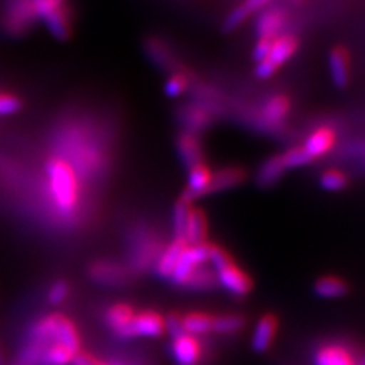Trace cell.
<instances>
[{
  "label": "cell",
  "instance_id": "obj_1",
  "mask_svg": "<svg viewBox=\"0 0 365 365\" xmlns=\"http://www.w3.org/2000/svg\"><path fill=\"white\" fill-rule=\"evenodd\" d=\"M51 197L63 215H72L79 201V185L75 169L63 158H51L46 168Z\"/></svg>",
  "mask_w": 365,
  "mask_h": 365
},
{
  "label": "cell",
  "instance_id": "obj_2",
  "mask_svg": "<svg viewBox=\"0 0 365 365\" xmlns=\"http://www.w3.org/2000/svg\"><path fill=\"white\" fill-rule=\"evenodd\" d=\"M29 338L44 342V344H60L71 350L73 355L79 353L81 349V339H79L78 330L71 319L63 315L44 317L34 324L29 330Z\"/></svg>",
  "mask_w": 365,
  "mask_h": 365
},
{
  "label": "cell",
  "instance_id": "obj_3",
  "mask_svg": "<svg viewBox=\"0 0 365 365\" xmlns=\"http://www.w3.org/2000/svg\"><path fill=\"white\" fill-rule=\"evenodd\" d=\"M209 251L210 245L205 242L200 245H187L181 253L169 280L177 287H185L190 274L209 260Z\"/></svg>",
  "mask_w": 365,
  "mask_h": 365
},
{
  "label": "cell",
  "instance_id": "obj_4",
  "mask_svg": "<svg viewBox=\"0 0 365 365\" xmlns=\"http://www.w3.org/2000/svg\"><path fill=\"white\" fill-rule=\"evenodd\" d=\"M165 332V319L155 312L134 314L128 326L116 335L120 339H133L137 336L157 338Z\"/></svg>",
  "mask_w": 365,
  "mask_h": 365
},
{
  "label": "cell",
  "instance_id": "obj_5",
  "mask_svg": "<svg viewBox=\"0 0 365 365\" xmlns=\"http://www.w3.org/2000/svg\"><path fill=\"white\" fill-rule=\"evenodd\" d=\"M291 99L284 95H272L267 99L262 116L259 118V128L264 131L276 133L280 130V123L289 116Z\"/></svg>",
  "mask_w": 365,
  "mask_h": 365
},
{
  "label": "cell",
  "instance_id": "obj_6",
  "mask_svg": "<svg viewBox=\"0 0 365 365\" xmlns=\"http://www.w3.org/2000/svg\"><path fill=\"white\" fill-rule=\"evenodd\" d=\"M38 19L32 0H11L5 19L6 29L19 36L25 32Z\"/></svg>",
  "mask_w": 365,
  "mask_h": 365
},
{
  "label": "cell",
  "instance_id": "obj_7",
  "mask_svg": "<svg viewBox=\"0 0 365 365\" xmlns=\"http://www.w3.org/2000/svg\"><path fill=\"white\" fill-rule=\"evenodd\" d=\"M216 283H220L221 288L236 297L247 295L251 291V287H253L247 274L233 264L216 271Z\"/></svg>",
  "mask_w": 365,
  "mask_h": 365
},
{
  "label": "cell",
  "instance_id": "obj_8",
  "mask_svg": "<svg viewBox=\"0 0 365 365\" xmlns=\"http://www.w3.org/2000/svg\"><path fill=\"white\" fill-rule=\"evenodd\" d=\"M177 151L182 165L189 170L202 163V146L198 134L190 131H181L177 137Z\"/></svg>",
  "mask_w": 365,
  "mask_h": 365
},
{
  "label": "cell",
  "instance_id": "obj_9",
  "mask_svg": "<svg viewBox=\"0 0 365 365\" xmlns=\"http://www.w3.org/2000/svg\"><path fill=\"white\" fill-rule=\"evenodd\" d=\"M287 25V14L280 8H272L264 11L256 21V34L259 38L274 40L279 36V32Z\"/></svg>",
  "mask_w": 365,
  "mask_h": 365
},
{
  "label": "cell",
  "instance_id": "obj_10",
  "mask_svg": "<svg viewBox=\"0 0 365 365\" xmlns=\"http://www.w3.org/2000/svg\"><path fill=\"white\" fill-rule=\"evenodd\" d=\"M336 134L332 128L329 127H319L312 131L304 142V151L307 153L312 160L326 155L335 145Z\"/></svg>",
  "mask_w": 365,
  "mask_h": 365
},
{
  "label": "cell",
  "instance_id": "obj_11",
  "mask_svg": "<svg viewBox=\"0 0 365 365\" xmlns=\"http://www.w3.org/2000/svg\"><path fill=\"white\" fill-rule=\"evenodd\" d=\"M178 118L181 123L185 125V131L195 134L205 130L212 123V113L204 106H185L180 110Z\"/></svg>",
  "mask_w": 365,
  "mask_h": 365
},
{
  "label": "cell",
  "instance_id": "obj_12",
  "mask_svg": "<svg viewBox=\"0 0 365 365\" xmlns=\"http://www.w3.org/2000/svg\"><path fill=\"white\" fill-rule=\"evenodd\" d=\"M329 67L332 81L336 87L344 88L350 81V56L349 52L336 46L329 55Z\"/></svg>",
  "mask_w": 365,
  "mask_h": 365
},
{
  "label": "cell",
  "instance_id": "obj_13",
  "mask_svg": "<svg viewBox=\"0 0 365 365\" xmlns=\"http://www.w3.org/2000/svg\"><path fill=\"white\" fill-rule=\"evenodd\" d=\"M170 353L178 365H195L200 358V344L195 338L190 335H182L177 339H173Z\"/></svg>",
  "mask_w": 365,
  "mask_h": 365
},
{
  "label": "cell",
  "instance_id": "obj_14",
  "mask_svg": "<svg viewBox=\"0 0 365 365\" xmlns=\"http://www.w3.org/2000/svg\"><path fill=\"white\" fill-rule=\"evenodd\" d=\"M210 180H212V173L204 163L192 168L189 180H187V189L185 192V195H182V198L190 202L192 200H195L198 197L207 195Z\"/></svg>",
  "mask_w": 365,
  "mask_h": 365
},
{
  "label": "cell",
  "instance_id": "obj_15",
  "mask_svg": "<svg viewBox=\"0 0 365 365\" xmlns=\"http://www.w3.org/2000/svg\"><path fill=\"white\" fill-rule=\"evenodd\" d=\"M276 332H277V319L272 315L262 317L259 319V323L256 324L253 338H251V347H253V350L257 353L267 351L272 344Z\"/></svg>",
  "mask_w": 365,
  "mask_h": 365
},
{
  "label": "cell",
  "instance_id": "obj_16",
  "mask_svg": "<svg viewBox=\"0 0 365 365\" xmlns=\"http://www.w3.org/2000/svg\"><path fill=\"white\" fill-rule=\"evenodd\" d=\"M186 247L187 244L182 241V239H174V242L163 251L155 265V274L160 279H165V280L170 279L177 262Z\"/></svg>",
  "mask_w": 365,
  "mask_h": 365
},
{
  "label": "cell",
  "instance_id": "obj_17",
  "mask_svg": "<svg viewBox=\"0 0 365 365\" xmlns=\"http://www.w3.org/2000/svg\"><path fill=\"white\" fill-rule=\"evenodd\" d=\"M299 49V38L295 36H291V34H287V36H282L276 40H272L271 51L268 55V61L279 68L282 64L287 63L291 56Z\"/></svg>",
  "mask_w": 365,
  "mask_h": 365
},
{
  "label": "cell",
  "instance_id": "obj_18",
  "mask_svg": "<svg viewBox=\"0 0 365 365\" xmlns=\"http://www.w3.org/2000/svg\"><path fill=\"white\" fill-rule=\"evenodd\" d=\"M244 180H245L244 169H241V168H224V169L218 170L216 174H212L207 195H210V193L232 189L237 185H241Z\"/></svg>",
  "mask_w": 365,
  "mask_h": 365
},
{
  "label": "cell",
  "instance_id": "obj_19",
  "mask_svg": "<svg viewBox=\"0 0 365 365\" xmlns=\"http://www.w3.org/2000/svg\"><path fill=\"white\" fill-rule=\"evenodd\" d=\"M145 51L148 58L155 63L160 68H174L177 66L173 52L169 46L160 38L150 37L145 43Z\"/></svg>",
  "mask_w": 365,
  "mask_h": 365
},
{
  "label": "cell",
  "instance_id": "obj_20",
  "mask_svg": "<svg viewBox=\"0 0 365 365\" xmlns=\"http://www.w3.org/2000/svg\"><path fill=\"white\" fill-rule=\"evenodd\" d=\"M44 23L48 25L49 31L53 37L60 38V40H66L71 37L72 32V26H71V13L66 6H60L56 8L55 11H52L51 14L46 16Z\"/></svg>",
  "mask_w": 365,
  "mask_h": 365
},
{
  "label": "cell",
  "instance_id": "obj_21",
  "mask_svg": "<svg viewBox=\"0 0 365 365\" xmlns=\"http://www.w3.org/2000/svg\"><path fill=\"white\" fill-rule=\"evenodd\" d=\"M205 235H207V221L201 210H190L186 225L185 242L187 245L204 244Z\"/></svg>",
  "mask_w": 365,
  "mask_h": 365
},
{
  "label": "cell",
  "instance_id": "obj_22",
  "mask_svg": "<svg viewBox=\"0 0 365 365\" xmlns=\"http://www.w3.org/2000/svg\"><path fill=\"white\" fill-rule=\"evenodd\" d=\"M284 166L282 163L280 155H274L268 158L267 162L260 166L257 173V185L262 187H269L280 180L284 173Z\"/></svg>",
  "mask_w": 365,
  "mask_h": 365
},
{
  "label": "cell",
  "instance_id": "obj_23",
  "mask_svg": "<svg viewBox=\"0 0 365 365\" xmlns=\"http://www.w3.org/2000/svg\"><path fill=\"white\" fill-rule=\"evenodd\" d=\"M73 356L75 355L71 350L51 342V344L44 346L37 365H71Z\"/></svg>",
  "mask_w": 365,
  "mask_h": 365
},
{
  "label": "cell",
  "instance_id": "obj_24",
  "mask_svg": "<svg viewBox=\"0 0 365 365\" xmlns=\"http://www.w3.org/2000/svg\"><path fill=\"white\" fill-rule=\"evenodd\" d=\"M133 317H134V311L130 306L114 304L108 309V312L106 315V322H107V326L114 332V335H118L120 330H123L128 326Z\"/></svg>",
  "mask_w": 365,
  "mask_h": 365
},
{
  "label": "cell",
  "instance_id": "obj_25",
  "mask_svg": "<svg viewBox=\"0 0 365 365\" xmlns=\"http://www.w3.org/2000/svg\"><path fill=\"white\" fill-rule=\"evenodd\" d=\"M314 291L322 299H338L346 295L347 284L336 277H323L315 283Z\"/></svg>",
  "mask_w": 365,
  "mask_h": 365
},
{
  "label": "cell",
  "instance_id": "obj_26",
  "mask_svg": "<svg viewBox=\"0 0 365 365\" xmlns=\"http://www.w3.org/2000/svg\"><path fill=\"white\" fill-rule=\"evenodd\" d=\"M90 274L96 282L106 284H116L123 279L122 269L118 265L108 264V262H99L95 267H91Z\"/></svg>",
  "mask_w": 365,
  "mask_h": 365
},
{
  "label": "cell",
  "instance_id": "obj_27",
  "mask_svg": "<svg viewBox=\"0 0 365 365\" xmlns=\"http://www.w3.org/2000/svg\"><path fill=\"white\" fill-rule=\"evenodd\" d=\"M216 284L218 283H216V277L213 276L212 271L200 267L190 274L185 288L190 291H210L216 287Z\"/></svg>",
  "mask_w": 365,
  "mask_h": 365
},
{
  "label": "cell",
  "instance_id": "obj_28",
  "mask_svg": "<svg viewBox=\"0 0 365 365\" xmlns=\"http://www.w3.org/2000/svg\"><path fill=\"white\" fill-rule=\"evenodd\" d=\"M213 318L205 314H189L182 318V327L187 335H202L212 330Z\"/></svg>",
  "mask_w": 365,
  "mask_h": 365
},
{
  "label": "cell",
  "instance_id": "obj_29",
  "mask_svg": "<svg viewBox=\"0 0 365 365\" xmlns=\"http://www.w3.org/2000/svg\"><path fill=\"white\" fill-rule=\"evenodd\" d=\"M315 365H355L347 351L338 347H326L315 356Z\"/></svg>",
  "mask_w": 365,
  "mask_h": 365
},
{
  "label": "cell",
  "instance_id": "obj_30",
  "mask_svg": "<svg viewBox=\"0 0 365 365\" xmlns=\"http://www.w3.org/2000/svg\"><path fill=\"white\" fill-rule=\"evenodd\" d=\"M189 213H190L189 201H186L185 198H181L175 204L174 212H173V230H174L175 239H182V241H185V233H186Z\"/></svg>",
  "mask_w": 365,
  "mask_h": 365
},
{
  "label": "cell",
  "instance_id": "obj_31",
  "mask_svg": "<svg viewBox=\"0 0 365 365\" xmlns=\"http://www.w3.org/2000/svg\"><path fill=\"white\" fill-rule=\"evenodd\" d=\"M245 322L244 318L239 315H222V317H216L212 322V330L216 334L221 335H232L239 332L244 327Z\"/></svg>",
  "mask_w": 365,
  "mask_h": 365
},
{
  "label": "cell",
  "instance_id": "obj_32",
  "mask_svg": "<svg viewBox=\"0 0 365 365\" xmlns=\"http://www.w3.org/2000/svg\"><path fill=\"white\" fill-rule=\"evenodd\" d=\"M282 163L284 166V169H294V168H300L304 166L307 163L312 162V158L307 155V153L304 151L303 146H294L289 148L288 151H284L282 155Z\"/></svg>",
  "mask_w": 365,
  "mask_h": 365
},
{
  "label": "cell",
  "instance_id": "obj_33",
  "mask_svg": "<svg viewBox=\"0 0 365 365\" xmlns=\"http://www.w3.org/2000/svg\"><path fill=\"white\" fill-rule=\"evenodd\" d=\"M347 177L335 169L326 170V173L319 177V186L329 192H338L341 189H344L347 186Z\"/></svg>",
  "mask_w": 365,
  "mask_h": 365
},
{
  "label": "cell",
  "instance_id": "obj_34",
  "mask_svg": "<svg viewBox=\"0 0 365 365\" xmlns=\"http://www.w3.org/2000/svg\"><path fill=\"white\" fill-rule=\"evenodd\" d=\"M189 86L190 83L186 73L174 72L173 76H170L165 84V91L169 98H178L185 93V91L189 88Z\"/></svg>",
  "mask_w": 365,
  "mask_h": 365
},
{
  "label": "cell",
  "instance_id": "obj_35",
  "mask_svg": "<svg viewBox=\"0 0 365 365\" xmlns=\"http://www.w3.org/2000/svg\"><path fill=\"white\" fill-rule=\"evenodd\" d=\"M248 17H250V14L247 13V9H245L242 5L236 6V8L232 11V13L227 16V19L224 20V31H225V32L235 31L236 28L241 26L242 23H244Z\"/></svg>",
  "mask_w": 365,
  "mask_h": 365
},
{
  "label": "cell",
  "instance_id": "obj_36",
  "mask_svg": "<svg viewBox=\"0 0 365 365\" xmlns=\"http://www.w3.org/2000/svg\"><path fill=\"white\" fill-rule=\"evenodd\" d=\"M21 108V101L19 96L11 93H0V116H9Z\"/></svg>",
  "mask_w": 365,
  "mask_h": 365
},
{
  "label": "cell",
  "instance_id": "obj_37",
  "mask_svg": "<svg viewBox=\"0 0 365 365\" xmlns=\"http://www.w3.org/2000/svg\"><path fill=\"white\" fill-rule=\"evenodd\" d=\"M68 295V284L66 282H55L49 292H48V302L53 306L56 304H61Z\"/></svg>",
  "mask_w": 365,
  "mask_h": 365
},
{
  "label": "cell",
  "instance_id": "obj_38",
  "mask_svg": "<svg viewBox=\"0 0 365 365\" xmlns=\"http://www.w3.org/2000/svg\"><path fill=\"white\" fill-rule=\"evenodd\" d=\"M209 260L212 262V265L216 271H220V269L233 264L230 256H228L224 250H221L218 247H212V245H210V251H209Z\"/></svg>",
  "mask_w": 365,
  "mask_h": 365
},
{
  "label": "cell",
  "instance_id": "obj_39",
  "mask_svg": "<svg viewBox=\"0 0 365 365\" xmlns=\"http://www.w3.org/2000/svg\"><path fill=\"white\" fill-rule=\"evenodd\" d=\"M165 330H168V334L173 339H177L182 335H186L185 327H182V318L177 314H173L168 317V319L165 322Z\"/></svg>",
  "mask_w": 365,
  "mask_h": 365
},
{
  "label": "cell",
  "instance_id": "obj_40",
  "mask_svg": "<svg viewBox=\"0 0 365 365\" xmlns=\"http://www.w3.org/2000/svg\"><path fill=\"white\" fill-rule=\"evenodd\" d=\"M271 46H272V40L268 38H259V41L255 46V51H253V56L257 63L264 61L268 58L269 51H271Z\"/></svg>",
  "mask_w": 365,
  "mask_h": 365
},
{
  "label": "cell",
  "instance_id": "obj_41",
  "mask_svg": "<svg viewBox=\"0 0 365 365\" xmlns=\"http://www.w3.org/2000/svg\"><path fill=\"white\" fill-rule=\"evenodd\" d=\"M72 365H118V362H101L95 358H91L87 353H76L72 359Z\"/></svg>",
  "mask_w": 365,
  "mask_h": 365
},
{
  "label": "cell",
  "instance_id": "obj_42",
  "mask_svg": "<svg viewBox=\"0 0 365 365\" xmlns=\"http://www.w3.org/2000/svg\"><path fill=\"white\" fill-rule=\"evenodd\" d=\"M276 71H277V68L274 67L268 60H264V61H260L256 67V76L260 78V79H268L274 73H276Z\"/></svg>",
  "mask_w": 365,
  "mask_h": 365
},
{
  "label": "cell",
  "instance_id": "obj_43",
  "mask_svg": "<svg viewBox=\"0 0 365 365\" xmlns=\"http://www.w3.org/2000/svg\"><path fill=\"white\" fill-rule=\"evenodd\" d=\"M271 0H245V4H242V6L247 9L248 14H253L255 11H259L264 6H267Z\"/></svg>",
  "mask_w": 365,
  "mask_h": 365
},
{
  "label": "cell",
  "instance_id": "obj_44",
  "mask_svg": "<svg viewBox=\"0 0 365 365\" xmlns=\"http://www.w3.org/2000/svg\"><path fill=\"white\" fill-rule=\"evenodd\" d=\"M358 365H365V355L361 358V361L358 362Z\"/></svg>",
  "mask_w": 365,
  "mask_h": 365
},
{
  "label": "cell",
  "instance_id": "obj_45",
  "mask_svg": "<svg viewBox=\"0 0 365 365\" xmlns=\"http://www.w3.org/2000/svg\"><path fill=\"white\" fill-rule=\"evenodd\" d=\"M4 364V356H2V351H0V365Z\"/></svg>",
  "mask_w": 365,
  "mask_h": 365
},
{
  "label": "cell",
  "instance_id": "obj_46",
  "mask_svg": "<svg viewBox=\"0 0 365 365\" xmlns=\"http://www.w3.org/2000/svg\"><path fill=\"white\" fill-rule=\"evenodd\" d=\"M292 2H295V4H300V2H302V0H292Z\"/></svg>",
  "mask_w": 365,
  "mask_h": 365
},
{
  "label": "cell",
  "instance_id": "obj_47",
  "mask_svg": "<svg viewBox=\"0 0 365 365\" xmlns=\"http://www.w3.org/2000/svg\"><path fill=\"white\" fill-rule=\"evenodd\" d=\"M118 365H122V364H119V362H118Z\"/></svg>",
  "mask_w": 365,
  "mask_h": 365
}]
</instances>
